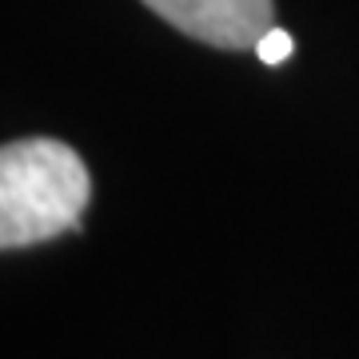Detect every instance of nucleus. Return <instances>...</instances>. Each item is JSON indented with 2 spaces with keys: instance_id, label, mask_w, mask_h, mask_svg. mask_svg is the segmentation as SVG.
Returning a JSON list of instances; mask_svg holds the SVG:
<instances>
[{
  "instance_id": "f03ea898",
  "label": "nucleus",
  "mask_w": 359,
  "mask_h": 359,
  "mask_svg": "<svg viewBox=\"0 0 359 359\" xmlns=\"http://www.w3.org/2000/svg\"><path fill=\"white\" fill-rule=\"evenodd\" d=\"M144 4L184 36L228 52L256 48V40L276 25L271 0H144Z\"/></svg>"
},
{
  "instance_id": "f257e3e1",
  "label": "nucleus",
  "mask_w": 359,
  "mask_h": 359,
  "mask_svg": "<svg viewBox=\"0 0 359 359\" xmlns=\"http://www.w3.org/2000/svg\"><path fill=\"white\" fill-rule=\"evenodd\" d=\"M88 168L68 144L28 136L0 148V252L56 240L80 228Z\"/></svg>"
},
{
  "instance_id": "7ed1b4c3",
  "label": "nucleus",
  "mask_w": 359,
  "mask_h": 359,
  "mask_svg": "<svg viewBox=\"0 0 359 359\" xmlns=\"http://www.w3.org/2000/svg\"><path fill=\"white\" fill-rule=\"evenodd\" d=\"M252 52H256L264 65L276 68V65H283V60H287V56L295 52V40H292V32H283L280 25H271L268 32L256 40V48H252Z\"/></svg>"
}]
</instances>
